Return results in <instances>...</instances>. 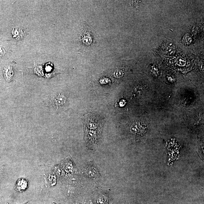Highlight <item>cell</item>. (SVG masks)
<instances>
[{
  "label": "cell",
  "mask_w": 204,
  "mask_h": 204,
  "mask_svg": "<svg viewBox=\"0 0 204 204\" xmlns=\"http://www.w3.org/2000/svg\"><path fill=\"white\" fill-rule=\"evenodd\" d=\"M82 42L87 46H91L93 43V38L92 33L87 29L84 30L81 36Z\"/></svg>",
  "instance_id": "1"
},
{
  "label": "cell",
  "mask_w": 204,
  "mask_h": 204,
  "mask_svg": "<svg viewBox=\"0 0 204 204\" xmlns=\"http://www.w3.org/2000/svg\"><path fill=\"white\" fill-rule=\"evenodd\" d=\"M66 99L63 95H59L56 99V103L58 106H61L65 103Z\"/></svg>",
  "instance_id": "2"
},
{
  "label": "cell",
  "mask_w": 204,
  "mask_h": 204,
  "mask_svg": "<svg viewBox=\"0 0 204 204\" xmlns=\"http://www.w3.org/2000/svg\"><path fill=\"white\" fill-rule=\"evenodd\" d=\"M123 71L121 70H118L115 71L114 75L116 78L121 77L123 75Z\"/></svg>",
  "instance_id": "3"
},
{
  "label": "cell",
  "mask_w": 204,
  "mask_h": 204,
  "mask_svg": "<svg viewBox=\"0 0 204 204\" xmlns=\"http://www.w3.org/2000/svg\"><path fill=\"white\" fill-rule=\"evenodd\" d=\"M126 103V102L124 100H122L120 102V106H123L125 105Z\"/></svg>",
  "instance_id": "4"
}]
</instances>
